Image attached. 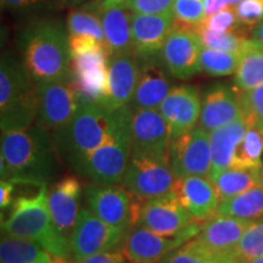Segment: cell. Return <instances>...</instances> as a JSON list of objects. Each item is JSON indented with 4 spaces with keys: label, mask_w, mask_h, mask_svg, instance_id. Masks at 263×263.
Returning a JSON list of instances; mask_svg holds the SVG:
<instances>
[{
    "label": "cell",
    "mask_w": 263,
    "mask_h": 263,
    "mask_svg": "<svg viewBox=\"0 0 263 263\" xmlns=\"http://www.w3.org/2000/svg\"><path fill=\"white\" fill-rule=\"evenodd\" d=\"M194 222L195 219L171 193L156 199L144 200L136 226L145 227L160 234L172 235Z\"/></svg>",
    "instance_id": "cell-18"
},
{
    "label": "cell",
    "mask_w": 263,
    "mask_h": 263,
    "mask_svg": "<svg viewBox=\"0 0 263 263\" xmlns=\"http://www.w3.org/2000/svg\"><path fill=\"white\" fill-rule=\"evenodd\" d=\"M68 41H70L71 59L81 57V55L87 54V52L104 45L97 38L88 34H68Z\"/></svg>",
    "instance_id": "cell-41"
},
{
    "label": "cell",
    "mask_w": 263,
    "mask_h": 263,
    "mask_svg": "<svg viewBox=\"0 0 263 263\" xmlns=\"http://www.w3.org/2000/svg\"><path fill=\"white\" fill-rule=\"evenodd\" d=\"M239 22L245 29H250L263 21V0H241L235 6Z\"/></svg>",
    "instance_id": "cell-39"
},
{
    "label": "cell",
    "mask_w": 263,
    "mask_h": 263,
    "mask_svg": "<svg viewBox=\"0 0 263 263\" xmlns=\"http://www.w3.org/2000/svg\"><path fill=\"white\" fill-rule=\"evenodd\" d=\"M239 64L238 52L216 50L203 47L200 67L201 71L210 76H228L235 73Z\"/></svg>",
    "instance_id": "cell-32"
},
{
    "label": "cell",
    "mask_w": 263,
    "mask_h": 263,
    "mask_svg": "<svg viewBox=\"0 0 263 263\" xmlns=\"http://www.w3.org/2000/svg\"><path fill=\"white\" fill-rule=\"evenodd\" d=\"M259 184H261V186L263 188V168H262V172H261V178H259Z\"/></svg>",
    "instance_id": "cell-53"
},
{
    "label": "cell",
    "mask_w": 263,
    "mask_h": 263,
    "mask_svg": "<svg viewBox=\"0 0 263 263\" xmlns=\"http://www.w3.org/2000/svg\"><path fill=\"white\" fill-rule=\"evenodd\" d=\"M139 64L134 52L108 58L107 94L99 105L110 111L128 106L136 91Z\"/></svg>",
    "instance_id": "cell-19"
},
{
    "label": "cell",
    "mask_w": 263,
    "mask_h": 263,
    "mask_svg": "<svg viewBox=\"0 0 263 263\" xmlns=\"http://www.w3.org/2000/svg\"><path fill=\"white\" fill-rule=\"evenodd\" d=\"M242 118L249 127H255L263 133V84L240 93Z\"/></svg>",
    "instance_id": "cell-35"
},
{
    "label": "cell",
    "mask_w": 263,
    "mask_h": 263,
    "mask_svg": "<svg viewBox=\"0 0 263 263\" xmlns=\"http://www.w3.org/2000/svg\"><path fill=\"white\" fill-rule=\"evenodd\" d=\"M174 26L173 11L166 14L132 16L133 52L137 59L160 57L164 42Z\"/></svg>",
    "instance_id": "cell-20"
},
{
    "label": "cell",
    "mask_w": 263,
    "mask_h": 263,
    "mask_svg": "<svg viewBox=\"0 0 263 263\" xmlns=\"http://www.w3.org/2000/svg\"><path fill=\"white\" fill-rule=\"evenodd\" d=\"M263 133L257 128L249 127L244 138L236 147L233 168H248L262 171ZM230 167V168H232Z\"/></svg>",
    "instance_id": "cell-30"
},
{
    "label": "cell",
    "mask_w": 263,
    "mask_h": 263,
    "mask_svg": "<svg viewBox=\"0 0 263 263\" xmlns=\"http://www.w3.org/2000/svg\"><path fill=\"white\" fill-rule=\"evenodd\" d=\"M91 11L97 12L101 20L105 37L104 47L106 49L108 58L133 52V39H132L133 12L127 8L126 4L107 9L91 10Z\"/></svg>",
    "instance_id": "cell-23"
},
{
    "label": "cell",
    "mask_w": 263,
    "mask_h": 263,
    "mask_svg": "<svg viewBox=\"0 0 263 263\" xmlns=\"http://www.w3.org/2000/svg\"><path fill=\"white\" fill-rule=\"evenodd\" d=\"M202 26L213 32H238L244 33L246 29L242 27L236 16L235 9L232 6H226L218 12L205 18Z\"/></svg>",
    "instance_id": "cell-38"
},
{
    "label": "cell",
    "mask_w": 263,
    "mask_h": 263,
    "mask_svg": "<svg viewBox=\"0 0 263 263\" xmlns=\"http://www.w3.org/2000/svg\"><path fill=\"white\" fill-rule=\"evenodd\" d=\"M170 164L177 178L200 176L210 178L212 170L210 133L196 126L171 140Z\"/></svg>",
    "instance_id": "cell-11"
},
{
    "label": "cell",
    "mask_w": 263,
    "mask_h": 263,
    "mask_svg": "<svg viewBox=\"0 0 263 263\" xmlns=\"http://www.w3.org/2000/svg\"><path fill=\"white\" fill-rule=\"evenodd\" d=\"M202 49L203 44L196 31L173 26L160 57L174 78L186 81L201 71Z\"/></svg>",
    "instance_id": "cell-13"
},
{
    "label": "cell",
    "mask_w": 263,
    "mask_h": 263,
    "mask_svg": "<svg viewBox=\"0 0 263 263\" xmlns=\"http://www.w3.org/2000/svg\"><path fill=\"white\" fill-rule=\"evenodd\" d=\"M58 150L49 132L39 124L2 133V180L48 185L59 173Z\"/></svg>",
    "instance_id": "cell-1"
},
{
    "label": "cell",
    "mask_w": 263,
    "mask_h": 263,
    "mask_svg": "<svg viewBox=\"0 0 263 263\" xmlns=\"http://www.w3.org/2000/svg\"><path fill=\"white\" fill-rule=\"evenodd\" d=\"M81 200L82 183L74 176L60 179L49 190V210L52 222L70 239L81 212Z\"/></svg>",
    "instance_id": "cell-22"
},
{
    "label": "cell",
    "mask_w": 263,
    "mask_h": 263,
    "mask_svg": "<svg viewBox=\"0 0 263 263\" xmlns=\"http://www.w3.org/2000/svg\"><path fill=\"white\" fill-rule=\"evenodd\" d=\"M226 6H228L227 0H205L206 17L216 14V12H218L219 10L224 9Z\"/></svg>",
    "instance_id": "cell-46"
},
{
    "label": "cell",
    "mask_w": 263,
    "mask_h": 263,
    "mask_svg": "<svg viewBox=\"0 0 263 263\" xmlns=\"http://www.w3.org/2000/svg\"><path fill=\"white\" fill-rule=\"evenodd\" d=\"M15 185V183L9 182V180H2L0 183V207L2 210L9 209L14 203Z\"/></svg>",
    "instance_id": "cell-45"
},
{
    "label": "cell",
    "mask_w": 263,
    "mask_h": 263,
    "mask_svg": "<svg viewBox=\"0 0 263 263\" xmlns=\"http://www.w3.org/2000/svg\"><path fill=\"white\" fill-rule=\"evenodd\" d=\"M130 139L132 128H128L94 150L74 171L97 184L122 183L130 156Z\"/></svg>",
    "instance_id": "cell-8"
},
{
    "label": "cell",
    "mask_w": 263,
    "mask_h": 263,
    "mask_svg": "<svg viewBox=\"0 0 263 263\" xmlns=\"http://www.w3.org/2000/svg\"><path fill=\"white\" fill-rule=\"evenodd\" d=\"M132 111L130 153L170 162V128L160 110L150 108Z\"/></svg>",
    "instance_id": "cell-12"
},
{
    "label": "cell",
    "mask_w": 263,
    "mask_h": 263,
    "mask_svg": "<svg viewBox=\"0 0 263 263\" xmlns=\"http://www.w3.org/2000/svg\"><path fill=\"white\" fill-rule=\"evenodd\" d=\"M138 82L129 106L132 110L160 108L173 89V76L167 70L161 57L138 59Z\"/></svg>",
    "instance_id": "cell-15"
},
{
    "label": "cell",
    "mask_w": 263,
    "mask_h": 263,
    "mask_svg": "<svg viewBox=\"0 0 263 263\" xmlns=\"http://www.w3.org/2000/svg\"><path fill=\"white\" fill-rule=\"evenodd\" d=\"M250 35H251L252 41L259 43L263 45V21L256 25L254 28L250 31Z\"/></svg>",
    "instance_id": "cell-49"
},
{
    "label": "cell",
    "mask_w": 263,
    "mask_h": 263,
    "mask_svg": "<svg viewBox=\"0 0 263 263\" xmlns=\"http://www.w3.org/2000/svg\"><path fill=\"white\" fill-rule=\"evenodd\" d=\"M2 263H54L51 255L41 244L2 233Z\"/></svg>",
    "instance_id": "cell-27"
},
{
    "label": "cell",
    "mask_w": 263,
    "mask_h": 263,
    "mask_svg": "<svg viewBox=\"0 0 263 263\" xmlns=\"http://www.w3.org/2000/svg\"><path fill=\"white\" fill-rule=\"evenodd\" d=\"M88 209L107 224L129 233L132 229V196L124 188L91 183L85 188Z\"/></svg>",
    "instance_id": "cell-14"
},
{
    "label": "cell",
    "mask_w": 263,
    "mask_h": 263,
    "mask_svg": "<svg viewBox=\"0 0 263 263\" xmlns=\"http://www.w3.org/2000/svg\"><path fill=\"white\" fill-rule=\"evenodd\" d=\"M197 34L201 39L203 47L216 50H223L240 54L246 43V35L238 32H213L201 25L196 29Z\"/></svg>",
    "instance_id": "cell-34"
},
{
    "label": "cell",
    "mask_w": 263,
    "mask_h": 263,
    "mask_svg": "<svg viewBox=\"0 0 263 263\" xmlns=\"http://www.w3.org/2000/svg\"><path fill=\"white\" fill-rule=\"evenodd\" d=\"M127 261L128 259L124 255L123 249H116L89 256V257L81 259L76 263H127Z\"/></svg>",
    "instance_id": "cell-43"
},
{
    "label": "cell",
    "mask_w": 263,
    "mask_h": 263,
    "mask_svg": "<svg viewBox=\"0 0 263 263\" xmlns=\"http://www.w3.org/2000/svg\"><path fill=\"white\" fill-rule=\"evenodd\" d=\"M262 171L248 168H228L218 173L212 183L218 194L219 200H227L248 192L259 184Z\"/></svg>",
    "instance_id": "cell-29"
},
{
    "label": "cell",
    "mask_w": 263,
    "mask_h": 263,
    "mask_svg": "<svg viewBox=\"0 0 263 263\" xmlns=\"http://www.w3.org/2000/svg\"><path fill=\"white\" fill-rule=\"evenodd\" d=\"M54 4H58L57 0H2L3 8L17 12L35 11Z\"/></svg>",
    "instance_id": "cell-42"
},
{
    "label": "cell",
    "mask_w": 263,
    "mask_h": 263,
    "mask_svg": "<svg viewBox=\"0 0 263 263\" xmlns=\"http://www.w3.org/2000/svg\"><path fill=\"white\" fill-rule=\"evenodd\" d=\"M235 88L250 90L263 84V45L248 39L239 54V64L234 73Z\"/></svg>",
    "instance_id": "cell-26"
},
{
    "label": "cell",
    "mask_w": 263,
    "mask_h": 263,
    "mask_svg": "<svg viewBox=\"0 0 263 263\" xmlns=\"http://www.w3.org/2000/svg\"><path fill=\"white\" fill-rule=\"evenodd\" d=\"M2 233L38 242L54 258L73 261L71 239L51 219L48 185L39 188L35 195L15 199L8 218L2 219Z\"/></svg>",
    "instance_id": "cell-4"
},
{
    "label": "cell",
    "mask_w": 263,
    "mask_h": 263,
    "mask_svg": "<svg viewBox=\"0 0 263 263\" xmlns=\"http://www.w3.org/2000/svg\"><path fill=\"white\" fill-rule=\"evenodd\" d=\"M246 263H263V257H257V258H254V259H250Z\"/></svg>",
    "instance_id": "cell-52"
},
{
    "label": "cell",
    "mask_w": 263,
    "mask_h": 263,
    "mask_svg": "<svg viewBox=\"0 0 263 263\" xmlns=\"http://www.w3.org/2000/svg\"><path fill=\"white\" fill-rule=\"evenodd\" d=\"M159 263H201L197 259L195 256H193L190 252L184 250L183 248H179L167 255L166 257L161 259Z\"/></svg>",
    "instance_id": "cell-44"
},
{
    "label": "cell",
    "mask_w": 263,
    "mask_h": 263,
    "mask_svg": "<svg viewBox=\"0 0 263 263\" xmlns=\"http://www.w3.org/2000/svg\"><path fill=\"white\" fill-rule=\"evenodd\" d=\"M176 179L170 162L130 153L122 184L130 195L150 200L173 193Z\"/></svg>",
    "instance_id": "cell-7"
},
{
    "label": "cell",
    "mask_w": 263,
    "mask_h": 263,
    "mask_svg": "<svg viewBox=\"0 0 263 263\" xmlns=\"http://www.w3.org/2000/svg\"><path fill=\"white\" fill-rule=\"evenodd\" d=\"M173 194L195 221H207L215 216L221 201L212 180L207 177L177 178Z\"/></svg>",
    "instance_id": "cell-21"
},
{
    "label": "cell",
    "mask_w": 263,
    "mask_h": 263,
    "mask_svg": "<svg viewBox=\"0 0 263 263\" xmlns=\"http://www.w3.org/2000/svg\"><path fill=\"white\" fill-rule=\"evenodd\" d=\"M226 83L207 85L201 93L199 126L211 133L242 117L240 94Z\"/></svg>",
    "instance_id": "cell-16"
},
{
    "label": "cell",
    "mask_w": 263,
    "mask_h": 263,
    "mask_svg": "<svg viewBox=\"0 0 263 263\" xmlns=\"http://www.w3.org/2000/svg\"><path fill=\"white\" fill-rule=\"evenodd\" d=\"M252 222L244 219L215 215L202 224L195 239L209 248L226 252H236L240 239Z\"/></svg>",
    "instance_id": "cell-24"
},
{
    "label": "cell",
    "mask_w": 263,
    "mask_h": 263,
    "mask_svg": "<svg viewBox=\"0 0 263 263\" xmlns=\"http://www.w3.org/2000/svg\"><path fill=\"white\" fill-rule=\"evenodd\" d=\"M182 248L195 256L201 263H246L238 252H226L211 249L195 238L184 244Z\"/></svg>",
    "instance_id": "cell-37"
},
{
    "label": "cell",
    "mask_w": 263,
    "mask_h": 263,
    "mask_svg": "<svg viewBox=\"0 0 263 263\" xmlns=\"http://www.w3.org/2000/svg\"><path fill=\"white\" fill-rule=\"evenodd\" d=\"M128 0H101V2H95L90 3V4L83 5V8L89 9V10H97V9H107L112 8V6L124 4Z\"/></svg>",
    "instance_id": "cell-47"
},
{
    "label": "cell",
    "mask_w": 263,
    "mask_h": 263,
    "mask_svg": "<svg viewBox=\"0 0 263 263\" xmlns=\"http://www.w3.org/2000/svg\"><path fill=\"white\" fill-rule=\"evenodd\" d=\"M37 124L52 133L70 123L82 103L72 77L67 80L41 82L37 83Z\"/></svg>",
    "instance_id": "cell-9"
},
{
    "label": "cell",
    "mask_w": 263,
    "mask_h": 263,
    "mask_svg": "<svg viewBox=\"0 0 263 263\" xmlns=\"http://www.w3.org/2000/svg\"><path fill=\"white\" fill-rule=\"evenodd\" d=\"M132 116L129 105L110 111L82 101L70 123L52 134L58 154L74 170L94 150L132 128Z\"/></svg>",
    "instance_id": "cell-2"
},
{
    "label": "cell",
    "mask_w": 263,
    "mask_h": 263,
    "mask_svg": "<svg viewBox=\"0 0 263 263\" xmlns=\"http://www.w3.org/2000/svg\"><path fill=\"white\" fill-rule=\"evenodd\" d=\"M159 110L168 124L172 140L196 127L201 112V94L194 85H178L170 91Z\"/></svg>",
    "instance_id": "cell-17"
},
{
    "label": "cell",
    "mask_w": 263,
    "mask_h": 263,
    "mask_svg": "<svg viewBox=\"0 0 263 263\" xmlns=\"http://www.w3.org/2000/svg\"><path fill=\"white\" fill-rule=\"evenodd\" d=\"M127 263H132V262H127Z\"/></svg>",
    "instance_id": "cell-54"
},
{
    "label": "cell",
    "mask_w": 263,
    "mask_h": 263,
    "mask_svg": "<svg viewBox=\"0 0 263 263\" xmlns=\"http://www.w3.org/2000/svg\"><path fill=\"white\" fill-rule=\"evenodd\" d=\"M202 224L200 221H195L172 235L160 234L145 227L136 226L127 234L122 248L123 252L128 262L159 263L174 250L182 248L184 244L196 238L201 232Z\"/></svg>",
    "instance_id": "cell-6"
},
{
    "label": "cell",
    "mask_w": 263,
    "mask_h": 263,
    "mask_svg": "<svg viewBox=\"0 0 263 263\" xmlns=\"http://www.w3.org/2000/svg\"><path fill=\"white\" fill-rule=\"evenodd\" d=\"M54 263H76V262L68 261V259H62V258H54Z\"/></svg>",
    "instance_id": "cell-51"
},
{
    "label": "cell",
    "mask_w": 263,
    "mask_h": 263,
    "mask_svg": "<svg viewBox=\"0 0 263 263\" xmlns=\"http://www.w3.org/2000/svg\"><path fill=\"white\" fill-rule=\"evenodd\" d=\"M22 62L37 83L72 77L67 27L54 18H38L18 37Z\"/></svg>",
    "instance_id": "cell-3"
},
{
    "label": "cell",
    "mask_w": 263,
    "mask_h": 263,
    "mask_svg": "<svg viewBox=\"0 0 263 263\" xmlns=\"http://www.w3.org/2000/svg\"><path fill=\"white\" fill-rule=\"evenodd\" d=\"M127 232L98 218L89 209H82L71 235L73 261L111 250L122 249Z\"/></svg>",
    "instance_id": "cell-10"
},
{
    "label": "cell",
    "mask_w": 263,
    "mask_h": 263,
    "mask_svg": "<svg viewBox=\"0 0 263 263\" xmlns=\"http://www.w3.org/2000/svg\"><path fill=\"white\" fill-rule=\"evenodd\" d=\"M174 26L196 31L206 18L205 0H174Z\"/></svg>",
    "instance_id": "cell-33"
},
{
    "label": "cell",
    "mask_w": 263,
    "mask_h": 263,
    "mask_svg": "<svg viewBox=\"0 0 263 263\" xmlns=\"http://www.w3.org/2000/svg\"><path fill=\"white\" fill-rule=\"evenodd\" d=\"M236 252L245 262L263 257V219L252 222L248 227L240 239Z\"/></svg>",
    "instance_id": "cell-36"
},
{
    "label": "cell",
    "mask_w": 263,
    "mask_h": 263,
    "mask_svg": "<svg viewBox=\"0 0 263 263\" xmlns=\"http://www.w3.org/2000/svg\"><path fill=\"white\" fill-rule=\"evenodd\" d=\"M240 2H241V0H227V3H228V6H232V8H235V6L238 5Z\"/></svg>",
    "instance_id": "cell-50"
},
{
    "label": "cell",
    "mask_w": 263,
    "mask_h": 263,
    "mask_svg": "<svg viewBox=\"0 0 263 263\" xmlns=\"http://www.w3.org/2000/svg\"><path fill=\"white\" fill-rule=\"evenodd\" d=\"M124 4L133 14L156 15L173 11L174 0H128Z\"/></svg>",
    "instance_id": "cell-40"
},
{
    "label": "cell",
    "mask_w": 263,
    "mask_h": 263,
    "mask_svg": "<svg viewBox=\"0 0 263 263\" xmlns=\"http://www.w3.org/2000/svg\"><path fill=\"white\" fill-rule=\"evenodd\" d=\"M58 4L62 6V8H68V9H76L81 8V6L90 4V3L95 2H101V0H57Z\"/></svg>",
    "instance_id": "cell-48"
},
{
    "label": "cell",
    "mask_w": 263,
    "mask_h": 263,
    "mask_svg": "<svg viewBox=\"0 0 263 263\" xmlns=\"http://www.w3.org/2000/svg\"><path fill=\"white\" fill-rule=\"evenodd\" d=\"M37 82L11 54L0 62V127L2 133L25 129L37 120Z\"/></svg>",
    "instance_id": "cell-5"
},
{
    "label": "cell",
    "mask_w": 263,
    "mask_h": 263,
    "mask_svg": "<svg viewBox=\"0 0 263 263\" xmlns=\"http://www.w3.org/2000/svg\"><path fill=\"white\" fill-rule=\"evenodd\" d=\"M68 34H88L104 44V29L97 12L85 8L71 9L66 17Z\"/></svg>",
    "instance_id": "cell-31"
},
{
    "label": "cell",
    "mask_w": 263,
    "mask_h": 263,
    "mask_svg": "<svg viewBox=\"0 0 263 263\" xmlns=\"http://www.w3.org/2000/svg\"><path fill=\"white\" fill-rule=\"evenodd\" d=\"M216 215L234 217L249 222L263 219V188L257 184L248 192L219 201Z\"/></svg>",
    "instance_id": "cell-28"
},
{
    "label": "cell",
    "mask_w": 263,
    "mask_h": 263,
    "mask_svg": "<svg viewBox=\"0 0 263 263\" xmlns=\"http://www.w3.org/2000/svg\"><path fill=\"white\" fill-rule=\"evenodd\" d=\"M246 130H248V124L241 117L210 133L212 156V170L210 179L215 178L217 174L232 167L236 147L244 138Z\"/></svg>",
    "instance_id": "cell-25"
}]
</instances>
